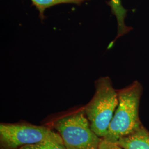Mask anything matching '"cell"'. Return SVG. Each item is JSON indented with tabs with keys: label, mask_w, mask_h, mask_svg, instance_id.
Here are the masks:
<instances>
[{
	"label": "cell",
	"mask_w": 149,
	"mask_h": 149,
	"mask_svg": "<svg viewBox=\"0 0 149 149\" xmlns=\"http://www.w3.org/2000/svg\"><path fill=\"white\" fill-rule=\"evenodd\" d=\"M98 149H124L116 143L109 142L102 139Z\"/></svg>",
	"instance_id": "9c48e42d"
},
{
	"label": "cell",
	"mask_w": 149,
	"mask_h": 149,
	"mask_svg": "<svg viewBox=\"0 0 149 149\" xmlns=\"http://www.w3.org/2000/svg\"><path fill=\"white\" fill-rule=\"evenodd\" d=\"M52 126L67 149H99L102 138L91 128L84 107L57 118Z\"/></svg>",
	"instance_id": "3957f363"
},
{
	"label": "cell",
	"mask_w": 149,
	"mask_h": 149,
	"mask_svg": "<svg viewBox=\"0 0 149 149\" xmlns=\"http://www.w3.org/2000/svg\"><path fill=\"white\" fill-rule=\"evenodd\" d=\"M96 92L84 109L91 128L100 138L106 136L118 105L117 91L109 77L100 78L95 82Z\"/></svg>",
	"instance_id": "7a4b0ae2"
},
{
	"label": "cell",
	"mask_w": 149,
	"mask_h": 149,
	"mask_svg": "<svg viewBox=\"0 0 149 149\" xmlns=\"http://www.w3.org/2000/svg\"><path fill=\"white\" fill-rule=\"evenodd\" d=\"M116 143L124 149H149V132L142 126L133 133L120 138Z\"/></svg>",
	"instance_id": "5b68a950"
},
{
	"label": "cell",
	"mask_w": 149,
	"mask_h": 149,
	"mask_svg": "<svg viewBox=\"0 0 149 149\" xmlns=\"http://www.w3.org/2000/svg\"><path fill=\"white\" fill-rule=\"evenodd\" d=\"M142 92V86L137 81L117 91L118 105L103 139L116 143L120 138L133 133L143 126L139 116Z\"/></svg>",
	"instance_id": "6da1fadb"
},
{
	"label": "cell",
	"mask_w": 149,
	"mask_h": 149,
	"mask_svg": "<svg viewBox=\"0 0 149 149\" xmlns=\"http://www.w3.org/2000/svg\"><path fill=\"white\" fill-rule=\"evenodd\" d=\"M39 12V16L43 19L44 12L46 8L61 3H74L80 5L87 0H31Z\"/></svg>",
	"instance_id": "52a82bcc"
},
{
	"label": "cell",
	"mask_w": 149,
	"mask_h": 149,
	"mask_svg": "<svg viewBox=\"0 0 149 149\" xmlns=\"http://www.w3.org/2000/svg\"><path fill=\"white\" fill-rule=\"evenodd\" d=\"M17 149H67L64 144L45 141L36 144L23 146Z\"/></svg>",
	"instance_id": "ba28073f"
},
{
	"label": "cell",
	"mask_w": 149,
	"mask_h": 149,
	"mask_svg": "<svg viewBox=\"0 0 149 149\" xmlns=\"http://www.w3.org/2000/svg\"><path fill=\"white\" fill-rule=\"evenodd\" d=\"M45 141L64 144L59 134L48 127L26 123L0 124V149H17Z\"/></svg>",
	"instance_id": "277c9868"
},
{
	"label": "cell",
	"mask_w": 149,
	"mask_h": 149,
	"mask_svg": "<svg viewBox=\"0 0 149 149\" xmlns=\"http://www.w3.org/2000/svg\"><path fill=\"white\" fill-rule=\"evenodd\" d=\"M108 5L111 7L112 13L116 16L117 19L118 34L115 41L118 38L127 33L132 28L125 24L124 19L127 16V11L123 7L120 0H110Z\"/></svg>",
	"instance_id": "8992f818"
}]
</instances>
